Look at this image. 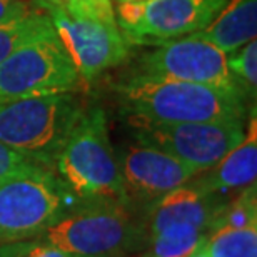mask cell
I'll use <instances>...</instances> for the list:
<instances>
[{
  "label": "cell",
  "instance_id": "cell-1",
  "mask_svg": "<svg viewBox=\"0 0 257 257\" xmlns=\"http://www.w3.org/2000/svg\"><path fill=\"white\" fill-rule=\"evenodd\" d=\"M125 119L151 122L244 120L242 94L194 82L131 74L114 87Z\"/></svg>",
  "mask_w": 257,
  "mask_h": 257
},
{
  "label": "cell",
  "instance_id": "cell-2",
  "mask_svg": "<svg viewBox=\"0 0 257 257\" xmlns=\"http://www.w3.org/2000/svg\"><path fill=\"white\" fill-rule=\"evenodd\" d=\"M84 112L75 90L0 102V142L54 171L64 144Z\"/></svg>",
  "mask_w": 257,
  "mask_h": 257
},
{
  "label": "cell",
  "instance_id": "cell-3",
  "mask_svg": "<svg viewBox=\"0 0 257 257\" xmlns=\"http://www.w3.org/2000/svg\"><path fill=\"white\" fill-rule=\"evenodd\" d=\"M54 171L79 200L131 204L109 137L105 112L100 107L84 109L55 161Z\"/></svg>",
  "mask_w": 257,
  "mask_h": 257
},
{
  "label": "cell",
  "instance_id": "cell-4",
  "mask_svg": "<svg viewBox=\"0 0 257 257\" xmlns=\"http://www.w3.org/2000/svg\"><path fill=\"white\" fill-rule=\"evenodd\" d=\"M142 235L128 204L77 200L34 240L84 257H117L136 247Z\"/></svg>",
  "mask_w": 257,
  "mask_h": 257
},
{
  "label": "cell",
  "instance_id": "cell-5",
  "mask_svg": "<svg viewBox=\"0 0 257 257\" xmlns=\"http://www.w3.org/2000/svg\"><path fill=\"white\" fill-rule=\"evenodd\" d=\"M77 200L50 169H20L0 182V244L35 239Z\"/></svg>",
  "mask_w": 257,
  "mask_h": 257
},
{
  "label": "cell",
  "instance_id": "cell-6",
  "mask_svg": "<svg viewBox=\"0 0 257 257\" xmlns=\"http://www.w3.org/2000/svg\"><path fill=\"white\" fill-rule=\"evenodd\" d=\"M45 14L84 84L90 85L128 57L131 45L117 25L112 4L50 9Z\"/></svg>",
  "mask_w": 257,
  "mask_h": 257
},
{
  "label": "cell",
  "instance_id": "cell-7",
  "mask_svg": "<svg viewBox=\"0 0 257 257\" xmlns=\"http://www.w3.org/2000/svg\"><path fill=\"white\" fill-rule=\"evenodd\" d=\"M80 84L75 65L54 27L25 40L0 62V102L72 92Z\"/></svg>",
  "mask_w": 257,
  "mask_h": 257
},
{
  "label": "cell",
  "instance_id": "cell-8",
  "mask_svg": "<svg viewBox=\"0 0 257 257\" xmlns=\"http://www.w3.org/2000/svg\"><path fill=\"white\" fill-rule=\"evenodd\" d=\"M134 139L171 154L202 174L219 164L245 136L244 120L151 122L125 119Z\"/></svg>",
  "mask_w": 257,
  "mask_h": 257
},
{
  "label": "cell",
  "instance_id": "cell-9",
  "mask_svg": "<svg viewBox=\"0 0 257 257\" xmlns=\"http://www.w3.org/2000/svg\"><path fill=\"white\" fill-rule=\"evenodd\" d=\"M227 0H141L119 4L115 19L128 45H154L205 29Z\"/></svg>",
  "mask_w": 257,
  "mask_h": 257
},
{
  "label": "cell",
  "instance_id": "cell-10",
  "mask_svg": "<svg viewBox=\"0 0 257 257\" xmlns=\"http://www.w3.org/2000/svg\"><path fill=\"white\" fill-rule=\"evenodd\" d=\"M134 74L194 82L245 97L227 67V54L199 34L154 44L151 50L139 55Z\"/></svg>",
  "mask_w": 257,
  "mask_h": 257
},
{
  "label": "cell",
  "instance_id": "cell-11",
  "mask_svg": "<svg viewBox=\"0 0 257 257\" xmlns=\"http://www.w3.org/2000/svg\"><path fill=\"white\" fill-rule=\"evenodd\" d=\"M119 166L128 202L134 199L152 204L199 176L192 167L171 154L141 142L122 151Z\"/></svg>",
  "mask_w": 257,
  "mask_h": 257
},
{
  "label": "cell",
  "instance_id": "cell-12",
  "mask_svg": "<svg viewBox=\"0 0 257 257\" xmlns=\"http://www.w3.org/2000/svg\"><path fill=\"white\" fill-rule=\"evenodd\" d=\"M222 204L219 194L204 191L191 181L149 204L147 232L152 235L179 225L209 230Z\"/></svg>",
  "mask_w": 257,
  "mask_h": 257
},
{
  "label": "cell",
  "instance_id": "cell-13",
  "mask_svg": "<svg viewBox=\"0 0 257 257\" xmlns=\"http://www.w3.org/2000/svg\"><path fill=\"white\" fill-rule=\"evenodd\" d=\"M199 181H192L207 192L220 194L234 189H244L255 184L257 177V120L255 107H252V117L249 122V131L227 156Z\"/></svg>",
  "mask_w": 257,
  "mask_h": 257
},
{
  "label": "cell",
  "instance_id": "cell-14",
  "mask_svg": "<svg viewBox=\"0 0 257 257\" xmlns=\"http://www.w3.org/2000/svg\"><path fill=\"white\" fill-rule=\"evenodd\" d=\"M195 34L225 54L235 52L255 39L257 0H227L217 17Z\"/></svg>",
  "mask_w": 257,
  "mask_h": 257
},
{
  "label": "cell",
  "instance_id": "cell-15",
  "mask_svg": "<svg viewBox=\"0 0 257 257\" xmlns=\"http://www.w3.org/2000/svg\"><path fill=\"white\" fill-rule=\"evenodd\" d=\"M209 230L187 227H169L149 235V247L142 257H189L205 244Z\"/></svg>",
  "mask_w": 257,
  "mask_h": 257
},
{
  "label": "cell",
  "instance_id": "cell-16",
  "mask_svg": "<svg viewBox=\"0 0 257 257\" xmlns=\"http://www.w3.org/2000/svg\"><path fill=\"white\" fill-rule=\"evenodd\" d=\"M210 257H257V225L210 230L204 244Z\"/></svg>",
  "mask_w": 257,
  "mask_h": 257
},
{
  "label": "cell",
  "instance_id": "cell-17",
  "mask_svg": "<svg viewBox=\"0 0 257 257\" xmlns=\"http://www.w3.org/2000/svg\"><path fill=\"white\" fill-rule=\"evenodd\" d=\"M255 184L244 187L232 202H224L209 227V232L219 227L242 229L257 225V197Z\"/></svg>",
  "mask_w": 257,
  "mask_h": 257
},
{
  "label": "cell",
  "instance_id": "cell-18",
  "mask_svg": "<svg viewBox=\"0 0 257 257\" xmlns=\"http://www.w3.org/2000/svg\"><path fill=\"white\" fill-rule=\"evenodd\" d=\"M50 27L52 24H50L49 15L42 14L40 10L39 12L35 10L24 19L0 25V62L22 42Z\"/></svg>",
  "mask_w": 257,
  "mask_h": 257
},
{
  "label": "cell",
  "instance_id": "cell-19",
  "mask_svg": "<svg viewBox=\"0 0 257 257\" xmlns=\"http://www.w3.org/2000/svg\"><path fill=\"white\" fill-rule=\"evenodd\" d=\"M237 54H227V67L230 74L242 89L245 97L255 99L257 89V42L250 40L240 49L235 50Z\"/></svg>",
  "mask_w": 257,
  "mask_h": 257
},
{
  "label": "cell",
  "instance_id": "cell-20",
  "mask_svg": "<svg viewBox=\"0 0 257 257\" xmlns=\"http://www.w3.org/2000/svg\"><path fill=\"white\" fill-rule=\"evenodd\" d=\"M30 164H35V162L29 161V159H25L24 156H20L19 152L12 151L10 147L0 142V182H2L4 179L10 177L17 171H20V169L30 166Z\"/></svg>",
  "mask_w": 257,
  "mask_h": 257
},
{
  "label": "cell",
  "instance_id": "cell-21",
  "mask_svg": "<svg viewBox=\"0 0 257 257\" xmlns=\"http://www.w3.org/2000/svg\"><path fill=\"white\" fill-rule=\"evenodd\" d=\"M35 10L30 7L29 0H0V25L24 19Z\"/></svg>",
  "mask_w": 257,
  "mask_h": 257
},
{
  "label": "cell",
  "instance_id": "cell-22",
  "mask_svg": "<svg viewBox=\"0 0 257 257\" xmlns=\"http://www.w3.org/2000/svg\"><path fill=\"white\" fill-rule=\"evenodd\" d=\"M37 10L47 12L50 9H72V7H94V5H109L112 0H34Z\"/></svg>",
  "mask_w": 257,
  "mask_h": 257
},
{
  "label": "cell",
  "instance_id": "cell-23",
  "mask_svg": "<svg viewBox=\"0 0 257 257\" xmlns=\"http://www.w3.org/2000/svg\"><path fill=\"white\" fill-rule=\"evenodd\" d=\"M20 257H84V255H77V254L67 252V250H62L59 247H54V245L42 244V242L34 240V242L30 244V247Z\"/></svg>",
  "mask_w": 257,
  "mask_h": 257
},
{
  "label": "cell",
  "instance_id": "cell-24",
  "mask_svg": "<svg viewBox=\"0 0 257 257\" xmlns=\"http://www.w3.org/2000/svg\"><path fill=\"white\" fill-rule=\"evenodd\" d=\"M32 242L34 240H19V242L0 244V257H20Z\"/></svg>",
  "mask_w": 257,
  "mask_h": 257
},
{
  "label": "cell",
  "instance_id": "cell-25",
  "mask_svg": "<svg viewBox=\"0 0 257 257\" xmlns=\"http://www.w3.org/2000/svg\"><path fill=\"white\" fill-rule=\"evenodd\" d=\"M189 257H210V255H209V252L205 250V247L202 245V247H200L199 250H195V252L192 255H189Z\"/></svg>",
  "mask_w": 257,
  "mask_h": 257
},
{
  "label": "cell",
  "instance_id": "cell-26",
  "mask_svg": "<svg viewBox=\"0 0 257 257\" xmlns=\"http://www.w3.org/2000/svg\"><path fill=\"white\" fill-rule=\"evenodd\" d=\"M127 2H141V0H117V4H127Z\"/></svg>",
  "mask_w": 257,
  "mask_h": 257
}]
</instances>
